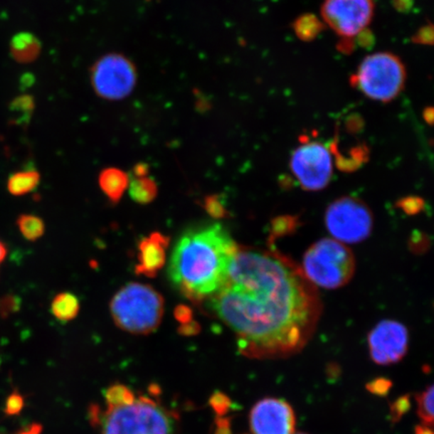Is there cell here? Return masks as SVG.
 I'll list each match as a JSON object with an SVG mask.
<instances>
[{
	"instance_id": "1",
	"label": "cell",
	"mask_w": 434,
	"mask_h": 434,
	"mask_svg": "<svg viewBox=\"0 0 434 434\" xmlns=\"http://www.w3.org/2000/svg\"><path fill=\"white\" fill-rule=\"evenodd\" d=\"M250 359L297 354L322 313L316 287L301 267L275 250L238 245L226 284L207 301Z\"/></svg>"
},
{
	"instance_id": "2",
	"label": "cell",
	"mask_w": 434,
	"mask_h": 434,
	"mask_svg": "<svg viewBox=\"0 0 434 434\" xmlns=\"http://www.w3.org/2000/svg\"><path fill=\"white\" fill-rule=\"evenodd\" d=\"M238 248L221 224L186 231L173 248L170 280L192 303H204L226 284Z\"/></svg>"
},
{
	"instance_id": "3",
	"label": "cell",
	"mask_w": 434,
	"mask_h": 434,
	"mask_svg": "<svg viewBox=\"0 0 434 434\" xmlns=\"http://www.w3.org/2000/svg\"><path fill=\"white\" fill-rule=\"evenodd\" d=\"M90 421L101 434H177L176 413L151 397L140 395L129 406L90 408Z\"/></svg>"
},
{
	"instance_id": "4",
	"label": "cell",
	"mask_w": 434,
	"mask_h": 434,
	"mask_svg": "<svg viewBox=\"0 0 434 434\" xmlns=\"http://www.w3.org/2000/svg\"><path fill=\"white\" fill-rule=\"evenodd\" d=\"M110 311L121 330L134 335H149L159 328L164 314V299L149 285L129 282L115 294Z\"/></svg>"
},
{
	"instance_id": "5",
	"label": "cell",
	"mask_w": 434,
	"mask_h": 434,
	"mask_svg": "<svg viewBox=\"0 0 434 434\" xmlns=\"http://www.w3.org/2000/svg\"><path fill=\"white\" fill-rule=\"evenodd\" d=\"M301 269L314 287L339 289L354 275L355 258L344 243L324 238L305 253Z\"/></svg>"
},
{
	"instance_id": "6",
	"label": "cell",
	"mask_w": 434,
	"mask_h": 434,
	"mask_svg": "<svg viewBox=\"0 0 434 434\" xmlns=\"http://www.w3.org/2000/svg\"><path fill=\"white\" fill-rule=\"evenodd\" d=\"M406 80V65L388 52L373 53L362 60L351 84L364 96L388 103L398 97Z\"/></svg>"
},
{
	"instance_id": "7",
	"label": "cell",
	"mask_w": 434,
	"mask_h": 434,
	"mask_svg": "<svg viewBox=\"0 0 434 434\" xmlns=\"http://www.w3.org/2000/svg\"><path fill=\"white\" fill-rule=\"evenodd\" d=\"M90 82L97 97L106 101H122L135 90L137 69L123 53H107L92 65Z\"/></svg>"
},
{
	"instance_id": "8",
	"label": "cell",
	"mask_w": 434,
	"mask_h": 434,
	"mask_svg": "<svg viewBox=\"0 0 434 434\" xmlns=\"http://www.w3.org/2000/svg\"><path fill=\"white\" fill-rule=\"evenodd\" d=\"M325 223L336 240L358 243L371 233L373 216L364 202L355 197L345 196L330 204L326 211Z\"/></svg>"
},
{
	"instance_id": "9",
	"label": "cell",
	"mask_w": 434,
	"mask_h": 434,
	"mask_svg": "<svg viewBox=\"0 0 434 434\" xmlns=\"http://www.w3.org/2000/svg\"><path fill=\"white\" fill-rule=\"evenodd\" d=\"M291 169L304 189L309 191L324 189L333 174L330 150L322 143H304L292 153Z\"/></svg>"
},
{
	"instance_id": "10",
	"label": "cell",
	"mask_w": 434,
	"mask_h": 434,
	"mask_svg": "<svg viewBox=\"0 0 434 434\" xmlns=\"http://www.w3.org/2000/svg\"><path fill=\"white\" fill-rule=\"evenodd\" d=\"M374 0H325L322 4L324 23L343 38L359 35L371 23Z\"/></svg>"
},
{
	"instance_id": "11",
	"label": "cell",
	"mask_w": 434,
	"mask_h": 434,
	"mask_svg": "<svg viewBox=\"0 0 434 434\" xmlns=\"http://www.w3.org/2000/svg\"><path fill=\"white\" fill-rule=\"evenodd\" d=\"M408 331L396 321H382L369 334L370 356L378 365H391L403 359L408 350Z\"/></svg>"
},
{
	"instance_id": "12",
	"label": "cell",
	"mask_w": 434,
	"mask_h": 434,
	"mask_svg": "<svg viewBox=\"0 0 434 434\" xmlns=\"http://www.w3.org/2000/svg\"><path fill=\"white\" fill-rule=\"evenodd\" d=\"M250 425L253 434H294L296 416L285 400L265 398L253 407Z\"/></svg>"
},
{
	"instance_id": "13",
	"label": "cell",
	"mask_w": 434,
	"mask_h": 434,
	"mask_svg": "<svg viewBox=\"0 0 434 434\" xmlns=\"http://www.w3.org/2000/svg\"><path fill=\"white\" fill-rule=\"evenodd\" d=\"M169 243V236L160 233H152L150 235L143 238L138 245L136 274L151 279L155 277L165 265Z\"/></svg>"
},
{
	"instance_id": "14",
	"label": "cell",
	"mask_w": 434,
	"mask_h": 434,
	"mask_svg": "<svg viewBox=\"0 0 434 434\" xmlns=\"http://www.w3.org/2000/svg\"><path fill=\"white\" fill-rule=\"evenodd\" d=\"M9 53L16 63L28 65L38 60L41 53V43L33 33H16L9 43Z\"/></svg>"
},
{
	"instance_id": "15",
	"label": "cell",
	"mask_w": 434,
	"mask_h": 434,
	"mask_svg": "<svg viewBox=\"0 0 434 434\" xmlns=\"http://www.w3.org/2000/svg\"><path fill=\"white\" fill-rule=\"evenodd\" d=\"M99 186L110 201L118 203L130 183L128 173L116 167L105 168L99 175Z\"/></svg>"
},
{
	"instance_id": "16",
	"label": "cell",
	"mask_w": 434,
	"mask_h": 434,
	"mask_svg": "<svg viewBox=\"0 0 434 434\" xmlns=\"http://www.w3.org/2000/svg\"><path fill=\"white\" fill-rule=\"evenodd\" d=\"M80 301L72 292H60L53 300L51 312L58 321L67 323L74 320L79 314Z\"/></svg>"
},
{
	"instance_id": "17",
	"label": "cell",
	"mask_w": 434,
	"mask_h": 434,
	"mask_svg": "<svg viewBox=\"0 0 434 434\" xmlns=\"http://www.w3.org/2000/svg\"><path fill=\"white\" fill-rule=\"evenodd\" d=\"M41 182V174L36 170H23L14 173L7 181V189L14 196H23L36 189Z\"/></svg>"
},
{
	"instance_id": "18",
	"label": "cell",
	"mask_w": 434,
	"mask_h": 434,
	"mask_svg": "<svg viewBox=\"0 0 434 434\" xmlns=\"http://www.w3.org/2000/svg\"><path fill=\"white\" fill-rule=\"evenodd\" d=\"M129 194L139 204H149L156 199L158 186L152 178L134 177L129 183Z\"/></svg>"
},
{
	"instance_id": "19",
	"label": "cell",
	"mask_w": 434,
	"mask_h": 434,
	"mask_svg": "<svg viewBox=\"0 0 434 434\" xmlns=\"http://www.w3.org/2000/svg\"><path fill=\"white\" fill-rule=\"evenodd\" d=\"M324 23L314 14H304L292 23L295 33L297 38L304 41H312L317 38L324 29Z\"/></svg>"
},
{
	"instance_id": "20",
	"label": "cell",
	"mask_w": 434,
	"mask_h": 434,
	"mask_svg": "<svg viewBox=\"0 0 434 434\" xmlns=\"http://www.w3.org/2000/svg\"><path fill=\"white\" fill-rule=\"evenodd\" d=\"M18 228L26 240H40L46 231V224L41 217L33 214H23L18 218Z\"/></svg>"
},
{
	"instance_id": "21",
	"label": "cell",
	"mask_w": 434,
	"mask_h": 434,
	"mask_svg": "<svg viewBox=\"0 0 434 434\" xmlns=\"http://www.w3.org/2000/svg\"><path fill=\"white\" fill-rule=\"evenodd\" d=\"M135 399V395L132 390L120 383L111 385L105 391V400L108 407L129 406L133 403Z\"/></svg>"
},
{
	"instance_id": "22",
	"label": "cell",
	"mask_w": 434,
	"mask_h": 434,
	"mask_svg": "<svg viewBox=\"0 0 434 434\" xmlns=\"http://www.w3.org/2000/svg\"><path fill=\"white\" fill-rule=\"evenodd\" d=\"M433 386L416 395L417 414L423 424L433 426Z\"/></svg>"
},
{
	"instance_id": "23",
	"label": "cell",
	"mask_w": 434,
	"mask_h": 434,
	"mask_svg": "<svg viewBox=\"0 0 434 434\" xmlns=\"http://www.w3.org/2000/svg\"><path fill=\"white\" fill-rule=\"evenodd\" d=\"M209 406L216 412L217 416L223 417L228 413L231 406V400L223 392H214L209 398Z\"/></svg>"
},
{
	"instance_id": "24",
	"label": "cell",
	"mask_w": 434,
	"mask_h": 434,
	"mask_svg": "<svg viewBox=\"0 0 434 434\" xmlns=\"http://www.w3.org/2000/svg\"><path fill=\"white\" fill-rule=\"evenodd\" d=\"M411 408V401H409L408 396L400 397L394 402L390 408V414H391V419L393 423L398 421L402 416L408 411Z\"/></svg>"
},
{
	"instance_id": "25",
	"label": "cell",
	"mask_w": 434,
	"mask_h": 434,
	"mask_svg": "<svg viewBox=\"0 0 434 434\" xmlns=\"http://www.w3.org/2000/svg\"><path fill=\"white\" fill-rule=\"evenodd\" d=\"M412 41L418 45L431 46L433 43V26L429 23L424 26L417 31L416 35L412 38Z\"/></svg>"
},
{
	"instance_id": "26",
	"label": "cell",
	"mask_w": 434,
	"mask_h": 434,
	"mask_svg": "<svg viewBox=\"0 0 434 434\" xmlns=\"http://www.w3.org/2000/svg\"><path fill=\"white\" fill-rule=\"evenodd\" d=\"M33 100L29 96H21L14 100L11 104V110L16 113L24 114L29 113L33 111Z\"/></svg>"
},
{
	"instance_id": "27",
	"label": "cell",
	"mask_w": 434,
	"mask_h": 434,
	"mask_svg": "<svg viewBox=\"0 0 434 434\" xmlns=\"http://www.w3.org/2000/svg\"><path fill=\"white\" fill-rule=\"evenodd\" d=\"M206 211L213 217H223L226 216V209L221 206L217 196H208L204 200L203 204Z\"/></svg>"
},
{
	"instance_id": "28",
	"label": "cell",
	"mask_w": 434,
	"mask_h": 434,
	"mask_svg": "<svg viewBox=\"0 0 434 434\" xmlns=\"http://www.w3.org/2000/svg\"><path fill=\"white\" fill-rule=\"evenodd\" d=\"M392 383L387 379H376L374 381L368 384L367 388L371 393L384 396L388 393L389 389L391 388Z\"/></svg>"
},
{
	"instance_id": "29",
	"label": "cell",
	"mask_w": 434,
	"mask_h": 434,
	"mask_svg": "<svg viewBox=\"0 0 434 434\" xmlns=\"http://www.w3.org/2000/svg\"><path fill=\"white\" fill-rule=\"evenodd\" d=\"M174 318L179 322L181 325L183 324L189 323L194 318V311L187 305H178L174 309Z\"/></svg>"
},
{
	"instance_id": "30",
	"label": "cell",
	"mask_w": 434,
	"mask_h": 434,
	"mask_svg": "<svg viewBox=\"0 0 434 434\" xmlns=\"http://www.w3.org/2000/svg\"><path fill=\"white\" fill-rule=\"evenodd\" d=\"M23 407V398L19 394H12L7 400L6 403V412L11 416L14 414H18L21 411Z\"/></svg>"
},
{
	"instance_id": "31",
	"label": "cell",
	"mask_w": 434,
	"mask_h": 434,
	"mask_svg": "<svg viewBox=\"0 0 434 434\" xmlns=\"http://www.w3.org/2000/svg\"><path fill=\"white\" fill-rule=\"evenodd\" d=\"M201 330V327L197 322L191 321L187 324H183L177 329L178 334L183 336V337H192V336L197 335Z\"/></svg>"
},
{
	"instance_id": "32",
	"label": "cell",
	"mask_w": 434,
	"mask_h": 434,
	"mask_svg": "<svg viewBox=\"0 0 434 434\" xmlns=\"http://www.w3.org/2000/svg\"><path fill=\"white\" fill-rule=\"evenodd\" d=\"M214 434H231V423L226 417H217Z\"/></svg>"
},
{
	"instance_id": "33",
	"label": "cell",
	"mask_w": 434,
	"mask_h": 434,
	"mask_svg": "<svg viewBox=\"0 0 434 434\" xmlns=\"http://www.w3.org/2000/svg\"><path fill=\"white\" fill-rule=\"evenodd\" d=\"M412 6L413 0H393V6L401 12L411 11Z\"/></svg>"
},
{
	"instance_id": "34",
	"label": "cell",
	"mask_w": 434,
	"mask_h": 434,
	"mask_svg": "<svg viewBox=\"0 0 434 434\" xmlns=\"http://www.w3.org/2000/svg\"><path fill=\"white\" fill-rule=\"evenodd\" d=\"M134 177L148 176L149 167L145 163H138L133 169Z\"/></svg>"
},
{
	"instance_id": "35",
	"label": "cell",
	"mask_w": 434,
	"mask_h": 434,
	"mask_svg": "<svg viewBox=\"0 0 434 434\" xmlns=\"http://www.w3.org/2000/svg\"><path fill=\"white\" fill-rule=\"evenodd\" d=\"M416 434H433V426L421 423L416 426Z\"/></svg>"
},
{
	"instance_id": "36",
	"label": "cell",
	"mask_w": 434,
	"mask_h": 434,
	"mask_svg": "<svg viewBox=\"0 0 434 434\" xmlns=\"http://www.w3.org/2000/svg\"><path fill=\"white\" fill-rule=\"evenodd\" d=\"M41 426L38 424H33V425L29 426V428L23 429L21 433L18 434H41Z\"/></svg>"
},
{
	"instance_id": "37",
	"label": "cell",
	"mask_w": 434,
	"mask_h": 434,
	"mask_svg": "<svg viewBox=\"0 0 434 434\" xmlns=\"http://www.w3.org/2000/svg\"><path fill=\"white\" fill-rule=\"evenodd\" d=\"M423 118H424V121H425L426 123L429 124V125H433V107H428V108H426L425 110H424Z\"/></svg>"
},
{
	"instance_id": "38",
	"label": "cell",
	"mask_w": 434,
	"mask_h": 434,
	"mask_svg": "<svg viewBox=\"0 0 434 434\" xmlns=\"http://www.w3.org/2000/svg\"><path fill=\"white\" fill-rule=\"evenodd\" d=\"M6 246L4 245V243L2 241H0V265H1L2 262H4V258L6 257Z\"/></svg>"
},
{
	"instance_id": "39",
	"label": "cell",
	"mask_w": 434,
	"mask_h": 434,
	"mask_svg": "<svg viewBox=\"0 0 434 434\" xmlns=\"http://www.w3.org/2000/svg\"><path fill=\"white\" fill-rule=\"evenodd\" d=\"M294 434H306V433H294Z\"/></svg>"
},
{
	"instance_id": "40",
	"label": "cell",
	"mask_w": 434,
	"mask_h": 434,
	"mask_svg": "<svg viewBox=\"0 0 434 434\" xmlns=\"http://www.w3.org/2000/svg\"><path fill=\"white\" fill-rule=\"evenodd\" d=\"M0 363H1V360H0Z\"/></svg>"
}]
</instances>
